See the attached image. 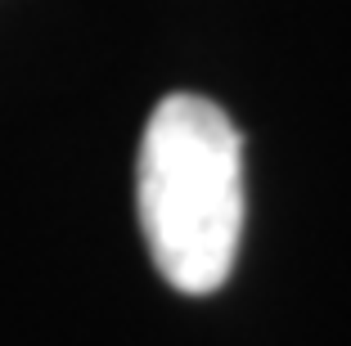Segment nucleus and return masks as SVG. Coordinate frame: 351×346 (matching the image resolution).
Listing matches in <instances>:
<instances>
[{
    "mask_svg": "<svg viewBox=\"0 0 351 346\" xmlns=\"http://www.w3.org/2000/svg\"><path fill=\"white\" fill-rule=\"evenodd\" d=\"M135 207L158 275L185 297L230 279L243 234V140L203 95H167L140 140Z\"/></svg>",
    "mask_w": 351,
    "mask_h": 346,
    "instance_id": "obj_1",
    "label": "nucleus"
}]
</instances>
